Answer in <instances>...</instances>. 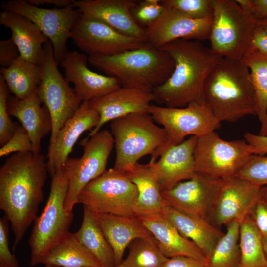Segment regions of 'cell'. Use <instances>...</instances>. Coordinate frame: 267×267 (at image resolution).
I'll return each instance as SVG.
<instances>
[{"label": "cell", "instance_id": "cell-1", "mask_svg": "<svg viewBox=\"0 0 267 267\" xmlns=\"http://www.w3.org/2000/svg\"><path fill=\"white\" fill-rule=\"evenodd\" d=\"M49 173L45 156L14 153L0 168V209L11 223L15 250L37 217Z\"/></svg>", "mask_w": 267, "mask_h": 267}, {"label": "cell", "instance_id": "cell-47", "mask_svg": "<svg viewBox=\"0 0 267 267\" xmlns=\"http://www.w3.org/2000/svg\"><path fill=\"white\" fill-rule=\"evenodd\" d=\"M244 136L246 142L252 147L253 154L265 155L267 154V135L246 132Z\"/></svg>", "mask_w": 267, "mask_h": 267}, {"label": "cell", "instance_id": "cell-33", "mask_svg": "<svg viewBox=\"0 0 267 267\" xmlns=\"http://www.w3.org/2000/svg\"><path fill=\"white\" fill-rule=\"evenodd\" d=\"M238 267H267L263 245V236L248 215L240 222Z\"/></svg>", "mask_w": 267, "mask_h": 267}, {"label": "cell", "instance_id": "cell-14", "mask_svg": "<svg viewBox=\"0 0 267 267\" xmlns=\"http://www.w3.org/2000/svg\"><path fill=\"white\" fill-rule=\"evenodd\" d=\"M2 11L23 16L36 24L51 42L58 64L68 52L66 43L71 29L81 14L73 5L63 8L46 9L32 5L26 0L3 2Z\"/></svg>", "mask_w": 267, "mask_h": 267}, {"label": "cell", "instance_id": "cell-48", "mask_svg": "<svg viewBox=\"0 0 267 267\" xmlns=\"http://www.w3.org/2000/svg\"><path fill=\"white\" fill-rule=\"evenodd\" d=\"M29 4L40 7L44 5H53L58 8H63L72 5L74 0H26Z\"/></svg>", "mask_w": 267, "mask_h": 267}, {"label": "cell", "instance_id": "cell-31", "mask_svg": "<svg viewBox=\"0 0 267 267\" xmlns=\"http://www.w3.org/2000/svg\"><path fill=\"white\" fill-rule=\"evenodd\" d=\"M42 264L59 267H102L71 232L50 251Z\"/></svg>", "mask_w": 267, "mask_h": 267}, {"label": "cell", "instance_id": "cell-29", "mask_svg": "<svg viewBox=\"0 0 267 267\" xmlns=\"http://www.w3.org/2000/svg\"><path fill=\"white\" fill-rule=\"evenodd\" d=\"M74 234L102 267L117 266L113 249L106 238L94 213L85 206H83L81 226Z\"/></svg>", "mask_w": 267, "mask_h": 267}, {"label": "cell", "instance_id": "cell-10", "mask_svg": "<svg viewBox=\"0 0 267 267\" xmlns=\"http://www.w3.org/2000/svg\"><path fill=\"white\" fill-rule=\"evenodd\" d=\"M44 48L45 59L42 65V76L36 92L51 115L52 129L50 147L59 131L74 114L83 101L60 72L49 41L44 44Z\"/></svg>", "mask_w": 267, "mask_h": 267}, {"label": "cell", "instance_id": "cell-39", "mask_svg": "<svg viewBox=\"0 0 267 267\" xmlns=\"http://www.w3.org/2000/svg\"><path fill=\"white\" fill-rule=\"evenodd\" d=\"M164 6L161 3L152 4L147 0H138L131 10L132 17L140 27L145 28L155 22L162 14Z\"/></svg>", "mask_w": 267, "mask_h": 267}, {"label": "cell", "instance_id": "cell-49", "mask_svg": "<svg viewBox=\"0 0 267 267\" xmlns=\"http://www.w3.org/2000/svg\"><path fill=\"white\" fill-rule=\"evenodd\" d=\"M260 197L267 202V186H264L261 187Z\"/></svg>", "mask_w": 267, "mask_h": 267}, {"label": "cell", "instance_id": "cell-41", "mask_svg": "<svg viewBox=\"0 0 267 267\" xmlns=\"http://www.w3.org/2000/svg\"><path fill=\"white\" fill-rule=\"evenodd\" d=\"M8 222L5 216L0 218V267H20L16 256L9 249Z\"/></svg>", "mask_w": 267, "mask_h": 267}, {"label": "cell", "instance_id": "cell-16", "mask_svg": "<svg viewBox=\"0 0 267 267\" xmlns=\"http://www.w3.org/2000/svg\"><path fill=\"white\" fill-rule=\"evenodd\" d=\"M221 181L197 173L161 194L166 204L175 209L208 220Z\"/></svg>", "mask_w": 267, "mask_h": 267}, {"label": "cell", "instance_id": "cell-5", "mask_svg": "<svg viewBox=\"0 0 267 267\" xmlns=\"http://www.w3.org/2000/svg\"><path fill=\"white\" fill-rule=\"evenodd\" d=\"M116 157L113 168L121 173L131 171L138 160L152 154L167 141L163 127L149 113H134L110 122Z\"/></svg>", "mask_w": 267, "mask_h": 267}, {"label": "cell", "instance_id": "cell-43", "mask_svg": "<svg viewBox=\"0 0 267 267\" xmlns=\"http://www.w3.org/2000/svg\"><path fill=\"white\" fill-rule=\"evenodd\" d=\"M20 56L19 50L11 37L0 41V64L2 67H10Z\"/></svg>", "mask_w": 267, "mask_h": 267}, {"label": "cell", "instance_id": "cell-26", "mask_svg": "<svg viewBox=\"0 0 267 267\" xmlns=\"http://www.w3.org/2000/svg\"><path fill=\"white\" fill-rule=\"evenodd\" d=\"M94 214L113 249L117 266L123 261L125 250L131 242L139 238L154 237L137 216Z\"/></svg>", "mask_w": 267, "mask_h": 267}, {"label": "cell", "instance_id": "cell-18", "mask_svg": "<svg viewBox=\"0 0 267 267\" xmlns=\"http://www.w3.org/2000/svg\"><path fill=\"white\" fill-rule=\"evenodd\" d=\"M88 57L77 51H68L59 64L65 79L74 86V89L83 101H89L119 88L114 77L105 76L90 70L87 66Z\"/></svg>", "mask_w": 267, "mask_h": 267}, {"label": "cell", "instance_id": "cell-44", "mask_svg": "<svg viewBox=\"0 0 267 267\" xmlns=\"http://www.w3.org/2000/svg\"><path fill=\"white\" fill-rule=\"evenodd\" d=\"M249 49L267 56V31L259 24L253 32Z\"/></svg>", "mask_w": 267, "mask_h": 267}, {"label": "cell", "instance_id": "cell-7", "mask_svg": "<svg viewBox=\"0 0 267 267\" xmlns=\"http://www.w3.org/2000/svg\"><path fill=\"white\" fill-rule=\"evenodd\" d=\"M258 21L236 0H213L210 49L222 58L241 60Z\"/></svg>", "mask_w": 267, "mask_h": 267}, {"label": "cell", "instance_id": "cell-17", "mask_svg": "<svg viewBox=\"0 0 267 267\" xmlns=\"http://www.w3.org/2000/svg\"><path fill=\"white\" fill-rule=\"evenodd\" d=\"M212 20V16L195 19L176 9L165 7L158 19L145 28L147 42L160 48L177 39L201 42L209 40Z\"/></svg>", "mask_w": 267, "mask_h": 267}, {"label": "cell", "instance_id": "cell-50", "mask_svg": "<svg viewBox=\"0 0 267 267\" xmlns=\"http://www.w3.org/2000/svg\"><path fill=\"white\" fill-rule=\"evenodd\" d=\"M258 24L263 27L267 31V17L258 20Z\"/></svg>", "mask_w": 267, "mask_h": 267}, {"label": "cell", "instance_id": "cell-40", "mask_svg": "<svg viewBox=\"0 0 267 267\" xmlns=\"http://www.w3.org/2000/svg\"><path fill=\"white\" fill-rule=\"evenodd\" d=\"M33 152L32 141L26 129L17 124L15 131L9 141L0 149V157L7 156L12 153Z\"/></svg>", "mask_w": 267, "mask_h": 267}, {"label": "cell", "instance_id": "cell-38", "mask_svg": "<svg viewBox=\"0 0 267 267\" xmlns=\"http://www.w3.org/2000/svg\"><path fill=\"white\" fill-rule=\"evenodd\" d=\"M9 93L7 86L0 75V145L1 146L12 137L18 124L11 121L8 114L7 102Z\"/></svg>", "mask_w": 267, "mask_h": 267}, {"label": "cell", "instance_id": "cell-20", "mask_svg": "<svg viewBox=\"0 0 267 267\" xmlns=\"http://www.w3.org/2000/svg\"><path fill=\"white\" fill-rule=\"evenodd\" d=\"M197 139L198 137L191 136L180 144L170 148L157 161L148 163L161 191L169 190L197 175L194 153Z\"/></svg>", "mask_w": 267, "mask_h": 267}, {"label": "cell", "instance_id": "cell-45", "mask_svg": "<svg viewBox=\"0 0 267 267\" xmlns=\"http://www.w3.org/2000/svg\"><path fill=\"white\" fill-rule=\"evenodd\" d=\"M258 20L267 17V0H236Z\"/></svg>", "mask_w": 267, "mask_h": 267}, {"label": "cell", "instance_id": "cell-30", "mask_svg": "<svg viewBox=\"0 0 267 267\" xmlns=\"http://www.w3.org/2000/svg\"><path fill=\"white\" fill-rule=\"evenodd\" d=\"M0 74L12 95L23 99L36 90L41 80L42 65L30 62L20 56L10 67H2Z\"/></svg>", "mask_w": 267, "mask_h": 267}, {"label": "cell", "instance_id": "cell-36", "mask_svg": "<svg viewBox=\"0 0 267 267\" xmlns=\"http://www.w3.org/2000/svg\"><path fill=\"white\" fill-rule=\"evenodd\" d=\"M161 4L195 19L212 16L213 0H161Z\"/></svg>", "mask_w": 267, "mask_h": 267}, {"label": "cell", "instance_id": "cell-52", "mask_svg": "<svg viewBox=\"0 0 267 267\" xmlns=\"http://www.w3.org/2000/svg\"><path fill=\"white\" fill-rule=\"evenodd\" d=\"M45 267H59L55 266V265H45Z\"/></svg>", "mask_w": 267, "mask_h": 267}, {"label": "cell", "instance_id": "cell-3", "mask_svg": "<svg viewBox=\"0 0 267 267\" xmlns=\"http://www.w3.org/2000/svg\"><path fill=\"white\" fill-rule=\"evenodd\" d=\"M204 96L221 122H235L248 115H256L250 71L242 59L222 58L206 81Z\"/></svg>", "mask_w": 267, "mask_h": 267}, {"label": "cell", "instance_id": "cell-21", "mask_svg": "<svg viewBox=\"0 0 267 267\" xmlns=\"http://www.w3.org/2000/svg\"><path fill=\"white\" fill-rule=\"evenodd\" d=\"M99 120L98 112L89 101H83L74 114L59 131L53 145L48 148L47 162L51 177L63 168L80 135L86 131H91Z\"/></svg>", "mask_w": 267, "mask_h": 267}, {"label": "cell", "instance_id": "cell-15", "mask_svg": "<svg viewBox=\"0 0 267 267\" xmlns=\"http://www.w3.org/2000/svg\"><path fill=\"white\" fill-rule=\"evenodd\" d=\"M261 187L235 175L222 179L208 221L218 228L240 223L259 199Z\"/></svg>", "mask_w": 267, "mask_h": 267}, {"label": "cell", "instance_id": "cell-9", "mask_svg": "<svg viewBox=\"0 0 267 267\" xmlns=\"http://www.w3.org/2000/svg\"><path fill=\"white\" fill-rule=\"evenodd\" d=\"M138 196L136 186L125 173L112 168L83 188L77 203L94 214L131 216H134Z\"/></svg>", "mask_w": 267, "mask_h": 267}, {"label": "cell", "instance_id": "cell-51", "mask_svg": "<svg viewBox=\"0 0 267 267\" xmlns=\"http://www.w3.org/2000/svg\"><path fill=\"white\" fill-rule=\"evenodd\" d=\"M263 245L264 252L267 259V235L263 236Z\"/></svg>", "mask_w": 267, "mask_h": 267}, {"label": "cell", "instance_id": "cell-34", "mask_svg": "<svg viewBox=\"0 0 267 267\" xmlns=\"http://www.w3.org/2000/svg\"><path fill=\"white\" fill-rule=\"evenodd\" d=\"M240 223L232 221L226 225V232L216 246L208 260L209 267H238L241 258L239 247Z\"/></svg>", "mask_w": 267, "mask_h": 267}, {"label": "cell", "instance_id": "cell-12", "mask_svg": "<svg viewBox=\"0 0 267 267\" xmlns=\"http://www.w3.org/2000/svg\"><path fill=\"white\" fill-rule=\"evenodd\" d=\"M253 154L245 140H225L213 132L198 137L194 153L195 170L223 179L235 175Z\"/></svg>", "mask_w": 267, "mask_h": 267}, {"label": "cell", "instance_id": "cell-53", "mask_svg": "<svg viewBox=\"0 0 267 267\" xmlns=\"http://www.w3.org/2000/svg\"><path fill=\"white\" fill-rule=\"evenodd\" d=\"M115 267H122L120 265H118V266H116Z\"/></svg>", "mask_w": 267, "mask_h": 267}, {"label": "cell", "instance_id": "cell-8", "mask_svg": "<svg viewBox=\"0 0 267 267\" xmlns=\"http://www.w3.org/2000/svg\"><path fill=\"white\" fill-rule=\"evenodd\" d=\"M148 113L162 126L167 136L165 144L151 155L150 162H155L170 148L182 143L187 136L199 137L215 132L221 125L205 101L182 108L151 104Z\"/></svg>", "mask_w": 267, "mask_h": 267}, {"label": "cell", "instance_id": "cell-25", "mask_svg": "<svg viewBox=\"0 0 267 267\" xmlns=\"http://www.w3.org/2000/svg\"><path fill=\"white\" fill-rule=\"evenodd\" d=\"M0 24L11 30V38L21 57L37 65L43 64L45 59L44 45L49 40L36 24L23 16L2 10L0 13Z\"/></svg>", "mask_w": 267, "mask_h": 267}, {"label": "cell", "instance_id": "cell-28", "mask_svg": "<svg viewBox=\"0 0 267 267\" xmlns=\"http://www.w3.org/2000/svg\"><path fill=\"white\" fill-rule=\"evenodd\" d=\"M125 174L138 191L134 216L163 213L167 204L162 196L156 176L148 164L138 162L133 169Z\"/></svg>", "mask_w": 267, "mask_h": 267}, {"label": "cell", "instance_id": "cell-6", "mask_svg": "<svg viewBox=\"0 0 267 267\" xmlns=\"http://www.w3.org/2000/svg\"><path fill=\"white\" fill-rule=\"evenodd\" d=\"M68 189V175L62 168L52 177L48 199L34 221L28 240L31 266L42 264L50 251L70 232L74 214L65 208Z\"/></svg>", "mask_w": 267, "mask_h": 267}, {"label": "cell", "instance_id": "cell-32", "mask_svg": "<svg viewBox=\"0 0 267 267\" xmlns=\"http://www.w3.org/2000/svg\"><path fill=\"white\" fill-rule=\"evenodd\" d=\"M242 60L247 66L253 86L256 115L261 124L258 134L267 135V56L249 49Z\"/></svg>", "mask_w": 267, "mask_h": 267}, {"label": "cell", "instance_id": "cell-35", "mask_svg": "<svg viewBox=\"0 0 267 267\" xmlns=\"http://www.w3.org/2000/svg\"><path fill=\"white\" fill-rule=\"evenodd\" d=\"M168 258L161 252L155 238L133 241L129 253L119 265L122 267H162Z\"/></svg>", "mask_w": 267, "mask_h": 267}, {"label": "cell", "instance_id": "cell-11", "mask_svg": "<svg viewBox=\"0 0 267 267\" xmlns=\"http://www.w3.org/2000/svg\"><path fill=\"white\" fill-rule=\"evenodd\" d=\"M79 144L83 149L82 156L69 157L63 166L68 177V189L65 201V208L68 211H73L83 188L106 170L114 140L111 132L102 130L83 139Z\"/></svg>", "mask_w": 267, "mask_h": 267}, {"label": "cell", "instance_id": "cell-13", "mask_svg": "<svg viewBox=\"0 0 267 267\" xmlns=\"http://www.w3.org/2000/svg\"><path fill=\"white\" fill-rule=\"evenodd\" d=\"M89 56H109L139 48L147 43L123 34L98 19L80 14L69 34Z\"/></svg>", "mask_w": 267, "mask_h": 267}, {"label": "cell", "instance_id": "cell-46", "mask_svg": "<svg viewBox=\"0 0 267 267\" xmlns=\"http://www.w3.org/2000/svg\"><path fill=\"white\" fill-rule=\"evenodd\" d=\"M162 267H209L208 263L192 257L177 256L167 259Z\"/></svg>", "mask_w": 267, "mask_h": 267}, {"label": "cell", "instance_id": "cell-2", "mask_svg": "<svg viewBox=\"0 0 267 267\" xmlns=\"http://www.w3.org/2000/svg\"><path fill=\"white\" fill-rule=\"evenodd\" d=\"M160 48L173 58L174 68L168 80L153 90L154 101L171 108L204 101L206 81L222 57L197 40L177 39Z\"/></svg>", "mask_w": 267, "mask_h": 267}, {"label": "cell", "instance_id": "cell-23", "mask_svg": "<svg viewBox=\"0 0 267 267\" xmlns=\"http://www.w3.org/2000/svg\"><path fill=\"white\" fill-rule=\"evenodd\" d=\"M36 91L28 97L20 99L9 95L7 107L10 116L17 118L26 129L32 142L33 153L40 154L42 139L51 133L52 123L47 108L41 106Z\"/></svg>", "mask_w": 267, "mask_h": 267}, {"label": "cell", "instance_id": "cell-4", "mask_svg": "<svg viewBox=\"0 0 267 267\" xmlns=\"http://www.w3.org/2000/svg\"><path fill=\"white\" fill-rule=\"evenodd\" d=\"M89 64L115 77L121 87L152 92L171 75L174 61L161 48L148 43L143 46L109 56H88Z\"/></svg>", "mask_w": 267, "mask_h": 267}, {"label": "cell", "instance_id": "cell-27", "mask_svg": "<svg viewBox=\"0 0 267 267\" xmlns=\"http://www.w3.org/2000/svg\"><path fill=\"white\" fill-rule=\"evenodd\" d=\"M184 237L191 240L208 260L224 233L206 219L180 212L166 205L163 213Z\"/></svg>", "mask_w": 267, "mask_h": 267}, {"label": "cell", "instance_id": "cell-19", "mask_svg": "<svg viewBox=\"0 0 267 267\" xmlns=\"http://www.w3.org/2000/svg\"><path fill=\"white\" fill-rule=\"evenodd\" d=\"M152 101H154V97L152 92L121 86L106 95L89 101L90 105L98 112L100 120L87 137L100 131L108 122L132 113H149Z\"/></svg>", "mask_w": 267, "mask_h": 267}, {"label": "cell", "instance_id": "cell-42", "mask_svg": "<svg viewBox=\"0 0 267 267\" xmlns=\"http://www.w3.org/2000/svg\"><path fill=\"white\" fill-rule=\"evenodd\" d=\"M249 216L262 235H267V202L260 195Z\"/></svg>", "mask_w": 267, "mask_h": 267}, {"label": "cell", "instance_id": "cell-22", "mask_svg": "<svg viewBox=\"0 0 267 267\" xmlns=\"http://www.w3.org/2000/svg\"><path fill=\"white\" fill-rule=\"evenodd\" d=\"M136 0H80L73 6L83 15L98 19L126 35L147 42L145 29L133 19L131 10Z\"/></svg>", "mask_w": 267, "mask_h": 267}, {"label": "cell", "instance_id": "cell-24", "mask_svg": "<svg viewBox=\"0 0 267 267\" xmlns=\"http://www.w3.org/2000/svg\"><path fill=\"white\" fill-rule=\"evenodd\" d=\"M138 218L152 234L160 250L166 257L185 256L208 263L207 259L195 243L182 236L163 213Z\"/></svg>", "mask_w": 267, "mask_h": 267}, {"label": "cell", "instance_id": "cell-37", "mask_svg": "<svg viewBox=\"0 0 267 267\" xmlns=\"http://www.w3.org/2000/svg\"><path fill=\"white\" fill-rule=\"evenodd\" d=\"M235 176L260 187L267 186V156L253 154Z\"/></svg>", "mask_w": 267, "mask_h": 267}]
</instances>
